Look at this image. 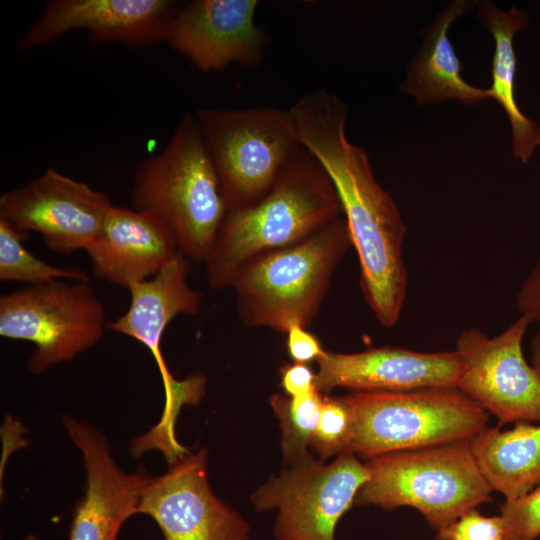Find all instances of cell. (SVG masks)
Masks as SVG:
<instances>
[{
	"mask_svg": "<svg viewBox=\"0 0 540 540\" xmlns=\"http://www.w3.org/2000/svg\"><path fill=\"white\" fill-rule=\"evenodd\" d=\"M531 322L521 315L494 337L470 328L456 340L462 364L457 388L495 415L499 428L512 422H540V377L522 350Z\"/></svg>",
	"mask_w": 540,
	"mask_h": 540,
	"instance_id": "obj_10",
	"label": "cell"
},
{
	"mask_svg": "<svg viewBox=\"0 0 540 540\" xmlns=\"http://www.w3.org/2000/svg\"><path fill=\"white\" fill-rule=\"evenodd\" d=\"M132 204L166 225L183 256L205 262L228 207L194 114L184 115L164 149L139 165Z\"/></svg>",
	"mask_w": 540,
	"mask_h": 540,
	"instance_id": "obj_3",
	"label": "cell"
},
{
	"mask_svg": "<svg viewBox=\"0 0 540 540\" xmlns=\"http://www.w3.org/2000/svg\"><path fill=\"white\" fill-rule=\"evenodd\" d=\"M303 147L318 161L338 195L360 263L364 298L378 322L394 326L407 292L402 247L406 225L378 183L364 149L346 137L347 105L326 90L308 93L288 109Z\"/></svg>",
	"mask_w": 540,
	"mask_h": 540,
	"instance_id": "obj_1",
	"label": "cell"
},
{
	"mask_svg": "<svg viewBox=\"0 0 540 540\" xmlns=\"http://www.w3.org/2000/svg\"><path fill=\"white\" fill-rule=\"evenodd\" d=\"M22 540H38V537L34 534L26 535Z\"/></svg>",
	"mask_w": 540,
	"mask_h": 540,
	"instance_id": "obj_31",
	"label": "cell"
},
{
	"mask_svg": "<svg viewBox=\"0 0 540 540\" xmlns=\"http://www.w3.org/2000/svg\"><path fill=\"white\" fill-rule=\"evenodd\" d=\"M341 213L334 185L304 148L262 199L228 210L204 262L209 287L230 288L249 262L306 239Z\"/></svg>",
	"mask_w": 540,
	"mask_h": 540,
	"instance_id": "obj_2",
	"label": "cell"
},
{
	"mask_svg": "<svg viewBox=\"0 0 540 540\" xmlns=\"http://www.w3.org/2000/svg\"><path fill=\"white\" fill-rule=\"evenodd\" d=\"M474 1L450 2L437 18L421 31L422 45L406 69L400 90L420 104L455 99L474 104L488 98L486 89L468 83L448 31L452 23L474 7Z\"/></svg>",
	"mask_w": 540,
	"mask_h": 540,
	"instance_id": "obj_19",
	"label": "cell"
},
{
	"mask_svg": "<svg viewBox=\"0 0 540 540\" xmlns=\"http://www.w3.org/2000/svg\"><path fill=\"white\" fill-rule=\"evenodd\" d=\"M286 335L288 353L296 363L317 361L324 351L318 339L307 328L294 325Z\"/></svg>",
	"mask_w": 540,
	"mask_h": 540,
	"instance_id": "obj_27",
	"label": "cell"
},
{
	"mask_svg": "<svg viewBox=\"0 0 540 540\" xmlns=\"http://www.w3.org/2000/svg\"><path fill=\"white\" fill-rule=\"evenodd\" d=\"M478 18L489 30L495 43L492 83L486 89L487 95L495 99L505 111L511 128L512 153L526 164L540 146V126L526 116L516 102L517 58L513 40L517 32L527 29L529 15L515 6L501 10L485 0L479 5Z\"/></svg>",
	"mask_w": 540,
	"mask_h": 540,
	"instance_id": "obj_20",
	"label": "cell"
},
{
	"mask_svg": "<svg viewBox=\"0 0 540 540\" xmlns=\"http://www.w3.org/2000/svg\"><path fill=\"white\" fill-rule=\"evenodd\" d=\"M353 415L344 397H323L317 427L310 446L321 458L347 452Z\"/></svg>",
	"mask_w": 540,
	"mask_h": 540,
	"instance_id": "obj_24",
	"label": "cell"
},
{
	"mask_svg": "<svg viewBox=\"0 0 540 540\" xmlns=\"http://www.w3.org/2000/svg\"><path fill=\"white\" fill-rule=\"evenodd\" d=\"M112 205L104 192L49 168L0 196V218L37 232L51 250L70 253L95 242Z\"/></svg>",
	"mask_w": 540,
	"mask_h": 540,
	"instance_id": "obj_11",
	"label": "cell"
},
{
	"mask_svg": "<svg viewBox=\"0 0 540 540\" xmlns=\"http://www.w3.org/2000/svg\"><path fill=\"white\" fill-rule=\"evenodd\" d=\"M436 531L434 540H504L501 516H484L476 508L466 510Z\"/></svg>",
	"mask_w": 540,
	"mask_h": 540,
	"instance_id": "obj_26",
	"label": "cell"
},
{
	"mask_svg": "<svg viewBox=\"0 0 540 540\" xmlns=\"http://www.w3.org/2000/svg\"><path fill=\"white\" fill-rule=\"evenodd\" d=\"M351 245L340 216L306 239L249 262L230 286L243 324L281 333L294 325L308 328Z\"/></svg>",
	"mask_w": 540,
	"mask_h": 540,
	"instance_id": "obj_4",
	"label": "cell"
},
{
	"mask_svg": "<svg viewBox=\"0 0 540 540\" xmlns=\"http://www.w3.org/2000/svg\"><path fill=\"white\" fill-rule=\"evenodd\" d=\"M470 448L492 491L505 500L540 484V425L519 421L509 430L486 427L470 440Z\"/></svg>",
	"mask_w": 540,
	"mask_h": 540,
	"instance_id": "obj_21",
	"label": "cell"
},
{
	"mask_svg": "<svg viewBox=\"0 0 540 540\" xmlns=\"http://www.w3.org/2000/svg\"><path fill=\"white\" fill-rule=\"evenodd\" d=\"M281 386L290 397H301L316 391L315 373L303 363L285 364L280 369Z\"/></svg>",
	"mask_w": 540,
	"mask_h": 540,
	"instance_id": "obj_28",
	"label": "cell"
},
{
	"mask_svg": "<svg viewBox=\"0 0 540 540\" xmlns=\"http://www.w3.org/2000/svg\"><path fill=\"white\" fill-rule=\"evenodd\" d=\"M291 465L251 496L254 506L278 508V540H334L338 521L369 479L366 464L344 452L330 464L308 455Z\"/></svg>",
	"mask_w": 540,
	"mask_h": 540,
	"instance_id": "obj_9",
	"label": "cell"
},
{
	"mask_svg": "<svg viewBox=\"0 0 540 540\" xmlns=\"http://www.w3.org/2000/svg\"><path fill=\"white\" fill-rule=\"evenodd\" d=\"M316 362L315 386L322 394L337 387L353 392L457 388L462 370L455 350L418 352L393 346L357 353L324 350Z\"/></svg>",
	"mask_w": 540,
	"mask_h": 540,
	"instance_id": "obj_17",
	"label": "cell"
},
{
	"mask_svg": "<svg viewBox=\"0 0 540 540\" xmlns=\"http://www.w3.org/2000/svg\"><path fill=\"white\" fill-rule=\"evenodd\" d=\"M504 540H535L540 536V484L500 506Z\"/></svg>",
	"mask_w": 540,
	"mask_h": 540,
	"instance_id": "obj_25",
	"label": "cell"
},
{
	"mask_svg": "<svg viewBox=\"0 0 540 540\" xmlns=\"http://www.w3.org/2000/svg\"><path fill=\"white\" fill-rule=\"evenodd\" d=\"M323 397L318 390L301 397L280 394L270 397V404L280 421L283 454L291 464L309 455L307 447L317 427Z\"/></svg>",
	"mask_w": 540,
	"mask_h": 540,
	"instance_id": "obj_23",
	"label": "cell"
},
{
	"mask_svg": "<svg viewBox=\"0 0 540 540\" xmlns=\"http://www.w3.org/2000/svg\"><path fill=\"white\" fill-rule=\"evenodd\" d=\"M194 117L228 210L255 204L304 149L288 110L197 109Z\"/></svg>",
	"mask_w": 540,
	"mask_h": 540,
	"instance_id": "obj_7",
	"label": "cell"
},
{
	"mask_svg": "<svg viewBox=\"0 0 540 540\" xmlns=\"http://www.w3.org/2000/svg\"><path fill=\"white\" fill-rule=\"evenodd\" d=\"M190 260L181 253L169 261L156 275L132 285L130 304L107 328L142 343L152 354L162 377L165 391V414H178L191 404L198 387L194 377L178 381L169 372L160 344L168 324L178 315H196L202 294L190 287L187 276Z\"/></svg>",
	"mask_w": 540,
	"mask_h": 540,
	"instance_id": "obj_15",
	"label": "cell"
},
{
	"mask_svg": "<svg viewBox=\"0 0 540 540\" xmlns=\"http://www.w3.org/2000/svg\"><path fill=\"white\" fill-rule=\"evenodd\" d=\"M63 425L82 453L86 474L84 495L74 506L68 540H118L124 523L137 514L150 476L119 468L108 441L94 427L70 416Z\"/></svg>",
	"mask_w": 540,
	"mask_h": 540,
	"instance_id": "obj_16",
	"label": "cell"
},
{
	"mask_svg": "<svg viewBox=\"0 0 540 540\" xmlns=\"http://www.w3.org/2000/svg\"><path fill=\"white\" fill-rule=\"evenodd\" d=\"M86 252L97 278L127 289L156 275L180 253L171 232L157 216L115 205Z\"/></svg>",
	"mask_w": 540,
	"mask_h": 540,
	"instance_id": "obj_18",
	"label": "cell"
},
{
	"mask_svg": "<svg viewBox=\"0 0 540 540\" xmlns=\"http://www.w3.org/2000/svg\"><path fill=\"white\" fill-rule=\"evenodd\" d=\"M137 514L151 517L165 540H247L246 521L211 490L207 452L188 451L149 477Z\"/></svg>",
	"mask_w": 540,
	"mask_h": 540,
	"instance_id": "obj_12",
	"label": "cell"
},
{
	"mask_svg": "<svg viewBox=\"0 0 540 540\" xmlns=\"http://www.w3.org/2000/svg\"><path fill=\"white\" fill-rule=\"evenodd\" d=\"M256 0H193L172 17L165 42L199 70L258 65L267 37L255 23Z\"/></svg>",
	"mask_w": 540,
	"mask_h": 540,
	"instance_id": "obj_14",
	"label": "cell"
},
{
	"mask_svg": "<svg viewBox=\"0 0 540 540\" xmlns=\"http://www.w3.org/2000/svg\"><path fill=\"white\" fill-rule=\"evenodd\" d=\"M365 464L369 479L354 504L386 510L413 507L436 530L466 510L492 501V489L477 466L470 440L390 452L366 459Z\"/></svg>",
	"mask_w": 540,
	"mask_h": 540,
	"instance_id": "obj_5",
	"label": "cell"
},
{
	"mask_svg": "<svg viewBox=\"0 0 540 540\" xmlns=\"http://www.w3.org/2000/svg\"><path fill=\"white\" fill-rule=\"evenodd\" d=\"M29 234L0 218V280L26 285L45 284L56 280L89 281L77 267H61L40 259L25 247Z\"/></svg>",
	"mask_w": 540,
	"mask_h": 540,
	"instance_id": "obj_22",
	"label": "cell"
},
{
	"mask_svg": "<svg viewBox=\"0 0 540 540\" xmlns=\"http://www.w3.org/2000/svg\"><path fill=\"white\" fill-rule=\"evenodd\" d=\"M177 10L171 0H49L17 48L46 46L78 30L93 41L145 47L165 41Z\"/></svg>",
	"mask_w": 540,
	"mask_h": 540,
	"instance_id": "obj_13",
	"label": "cell"
},
{
	"mask_svg": "<svg viewBox=\"0 0 540 540\" xmlns=\"http://www.w3.org/2000/svg\"><path fill=\"white\" fill-rule=\"evenodd\" d=\"M531 350H532V367L535 369L538 376L540 377V330L532 339Z\"/></svg>",
	"mask_w": 540,
	"mask_h": 540,
	"instance_id": "obj_30",
	"label": "cell"
},
{
	"mask_svg": "<svg viewBox=\"0 0 540 540\" xmlns=\"http://www.w3.org/2000/svg\"><path fill=\"white\" fill-rule=\"evenodd\" d=\"M516 300L521 315L540 322V258L522 282Z\"/></svg>",
	"mask_w": 540,
	"mask_h": 540,
	"instance_id": "obj_29",
	"label": "cell"
},
{
	"mask_svg": "<svg viewBox=\"0 0 540 540\" xmlns=\"http://www.w3.org/2000/svg\"><path fill=\"white\" fill-rule=\"evenodd\" d=\"M108 322L89 281L26 285L0 296V335L31 342L27 369L41 375L94 347Z\"/></svg>",
	"mask_w": 540,
	"mask_h": 540,
	"instance_id": "obj_8",
	"label": "cell"
},
{
	"mask_svg": "<svg viewBox=\"0 0 540 540\" xmlns=\"http://www.w3.org/2000/svg\"><path fill=\"white\" fill-rule=\"evenodd\" d=\"M353 415L347 452L378 455L471 440L488 413L456 387L354 392L343 396Z\"/></svg>",
	"mask_w": 540,
	"mask_h": 540,
	"instance_id": "obj_6",
	"label": "cell"
}]
</instances>
